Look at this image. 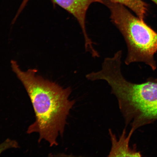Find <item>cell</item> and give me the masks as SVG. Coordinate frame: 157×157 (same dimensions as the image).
Masks as SVG:
<instances>
[{"mask_svg": "<svg viewBox=\"0 0 157 157\" xmlns=\"http://www.w3.org/2000/svg\"><path fill=\"white\" fill-rule=\"evenodd\" d=\"M122 5L131 10L137 16L142 20L146 18L148 10V6L142 0H107Z\"/></svg>", "mask_w": 157, "mask_h": 157, "instance_id": "cell-6", "label": "cell"}, {"mask_svg": "<svg viewBox=\"0 0 157 157\" xmlns=\"http://www.w3.org/2000/svg\"><path fill=\"white\" fill-rule=\"evenodd\" d=\"M11 67L26 90L35 114V121L27 133H38V142L47 141L50 147L58 145L59 136H63L67 120L75 101L71 100V88H64L56 82L37 74L35 69H21L17 62L11 61Z\"/></svg>", "mask_w": 157, "mask_h": 157, "instance_id": "cell-1", "label": "cell"}, {"mask_svg": "<svg viewBox=\"0 0 157 157\" xmlns=\"http://www.w3.org/2000/svg\"><path fill=\"white\" fill-rule=\"evenodd\" d=\"M5 150V148L4 145L2 144H0V155H1L2 153L4 152Z\"/></svg>", "mask_w": 157, "mask_h": 157, "instance_id": "cell-8", "label": "cell"}, {"mask_svg": "<svg viewBox=\"0 0 157 157\" xmlns=\"http://www.w3.org/2000/svg\"><path fill=\"white\" fill-rule=\"evenodd\" d=\"M28 1L29 0H23V2L22 4H21L20 8L19 10V11L20 12H21L23 9L24 8L25 6L26 5L27 2H28Z\"/></svg>", "mask_w": 157, "mask_h": 157, "instance_id": "cell-7", "label": "cell"}, {"mask_svg": "<svg viewBox=\"0 0 157 157\" xmlns=\"http://www.w3.org/2000/svg\"><path fill=\"white\" fill-rule=\"evenodd\" d=\"M157 6V0H151Z\"/></svg>", "mask_w": 157, "mask_h": 157, "instance_id": "cell-9", "label": "cell"}, {"mask_svg": "<svg viewBox=\"0 0 157 157\" xmlns=\"http://www.w3.org/2000/svg\"><path fill=\"white\" fill-rule=\"evenodd\" d=\"M121 53L105 58L101 70L92 72V81L103 80L107 82L111 93L116 97L126 126L137 129L157 120V81L131 83L124 77L121 70Z\"/></svg>", "mask_w": 157, "mask_h": 157, "instance_id": "cell-2", "label": "cell"}, {"mask_svg": "<svg viewBox=\"0 0 157 157\" xmlns=\"http://www.w3.org/2000/svg\"><path fill=\"white\" fill-rule=\"evenodd\" d=\"M103 4L110 12L111 21L125 39L127 55L125 61L127 65L142 62L152 70H156L155 55L157 52V33L125 6L107 0Z\"/></svg>", "mask_w": 157, "mask_h": 157, "instance_id": "cell-3", "label": "cell"}, {"mask_svg": "<svg viewBox=\"0 0 157 157\" xmlns=\"http://www.w3.org/2000/svg\"><path fill=\"white\" fill-rule=\"evenodd\" d=\"M53 3L62 8L75 17L80 25L83 35L86 52L95 57L98 54L94 48L93 43L86 30V13L90 5L95 2L103 3V0H52Z\"/></svg>", "mask_w": 157, "mask_h": 157, "instance_id": "cell-4", "label": "cell"}, {"mask_svg": "<svg viewBox=\"0 0 157 157\" xmlns=\"http://www.w3.org/2000/svg\"><path fill=\"white\" fill-rule=\"evenodd\" d=\"M134 132L130 130L128 135H127L126 129L123 130L122 134L117 139L111 129H109L112 144L109 157H141L142 154L134 147L132 148L129 147V143Z\"/></svg>", "mask_w": 157, "mask_h": 157, "instance_id": "cell-5", "label": "cell"}]
</instances>
